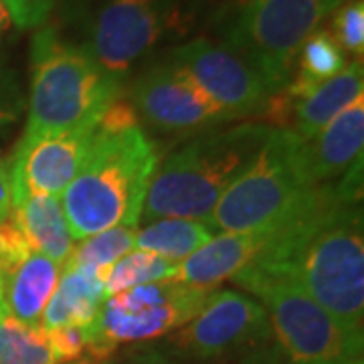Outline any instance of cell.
<instances>
[{
    "instance_id": "obj_1",
    "label": "cell",
    "mask_w": 364,
    "mask_h": 364,
    "mask_svg": "<svg viewBox=\"0 0 364 364\" xmlns=\"http://www.w3.org/2000/svg\"><path fill=\"white\" fill-rule=\"evenodd\" d=\"M363 160L320 184L308 207L267 235L255 265L291 275L346 330L363 334Z\"/></svg>"
},
{
    "instance_id": "obj_2",
    "label": "cell",
    "mask_w": 364,
    "mask_h": 364,
    "mask_svg": "<svg viewBox=\"0 0 364 364\" xmlns=\"http://www.w3.org/2000/svg\"><path fill=\"white\" fill-rule=\"evenodd\" d=\"M158 150L140 124L109 130L97 126L83 166L61 196L73 241L114 227L138 229Z\"/></svg>"
},
{
    "instance_id": "obj_3",
    "label": "cell",
    "mask_w": 364,
    "mask_h": 364,
    "mask_svg": "<svg viewBox=\"0 0 364 364\" xmlns=\"http://www.w3.org/2000/svg\"><path fill=\"white\" fill-rule=\"evenodd\" d=\"M273 126L245 122L227 130L203 132L158 164L142 217L207 221L225 191L247 168Z\"/></svg>"
},
{
    "instance_id": "obj_4",
    "label": "cell",
    "mask_w": 364,
    "mask_h": 364,
    "mask_svg": "<svg viewBox=\"0 0 364 364\" xmlns=\"http://www.w3.org/2000/svg\"><path fill=\"white\" fill-rule=\"evenodd\" d=\"M31 97L25 136L97 128L119 100L122 81L109 75L87 45L41 28L31 43Z\"/></svg>"
},
{
    "instance_id": "obj_5",
    "label": "cell",
    "mask_w": 364,
    "mask_h": 364,
    "mask_svg": "<svg viewBox=\"0 0 364 364\" xmlns=\"http://www.w3.org/2000/svg\"><path fill=\"white\" fill-rule=\"evenodd\" d=\"M318 186L308 168L306 140L294 130L273 128L205 223L213 233H272L308 207Z\"/></svg>"
},
{
    "instance_id": "obj_6",
    "label": "cell",
    "mask_w": 364,
    "mask_h": 364,
    "mask_svg": "<svg viewBox=\"0 0 364 364\" xmlns=\"http://www.w3.org/2000/svg\"><path fill=\"white\" fill-rule=\"evenodd\" d=\"M265 308L277 348L296 364H340L363 358V334L346 330L284 272L251 263L233 277Z\"/></svg>"
},
{
    "instance_id": "obj_7",
    "label": "cell",
    "mask_w": 364,
    "mask_h": 364,
    "mask_svg": "<svg viewBox=\"0 0 364 364\" xmlns=\"http://www.w3.org/2000/svg\"><path fill=\"white\" fill-rule=\"evenodd\" d=\"M344 0H239L223 18L219 39L243 55L275 93L291 81L304 43Z\"/></svg>"
},
{
    "instance_id": "obj_8",
    "label": "cell",
    "mask_w": 364,
    "mask_h": 364,
    "mask_svg": "<svg viewBox=\"0 0 364 364\" xmlns=\"http://www.w3.org/2000/svg\"><path fill=\"white\" fill-rule=\"evenodd\" d=\"M210 294L176 279H162L109 296L91 328L87 360L100 364L119 344L148 342L181 330Z\"/></svg>"
},
{
    "instance_id": "obj_9",
    "label": "cell",
    "mask_w": 364,
    "mask_h": 364,
    "mask_svg": "<svg viewBox=\"0 0 364 364\" xmlns=\"http://www.w3.org/2000/svg\"><path fill=\"white\" fill-rule=\"evenodd\" d=\"M174 23L172 0H97L85 43L109 75L124 79Z\"/></svg>"
},
{
    "instance_id": "obj_10",
    "label": "cell",
    "mask_w": 364,
    "mask_h": 364,
    "mask_svg": "<svg viewBox=\"0 0 364 364\" xmlns=\"http://www.w3.org/2000/svg\"><path fill=\"white\" fill-rule=\"evenodd\" d=\"M170 61L195 79L227 122L265 114L272 97L277 95L243 55L221 41H188L170 53Z\"/></svg>"
},
{
    "instance_id": "obj_11",
    "label": "cell",
    "mask_w": 364,
    "mask_h": 364,
    "mask_svg": "<svg viewBox=\"0 0 364 364\" xmlns=\"http://www.w3.org/2000/svg\"><path fill=\"white\" fill-rule=\"evenodd\" d=\"M272 336L265 308L235 289L213 291L195 318L176 330L174 344L198 360H215L259 346Z\"/></svg>"
},
{
    "instance_id": "obj_12",
    "label": "cell",
    "mask_w": 364,
    "mask_h": 364,
    "mask_svg": "<svg viewBox=\"0 0 364 364\" xmlns=\"http://www.w3.org/2000/svg\"><path fill=\"white\" fill-rule=\"evenodd\" d=\"M136 114L156 130H213L227 117L195 79L172 61L144 71L132 87Z\"/></svg>"
},
{
    "instance_id": "obj_13",
    "label": "cell",
    "mask_w": 364,
    "mask_h": 364,
    "mask_svg": "<svg viewBox=\"0 0 364 364\" xmlns=\"http://www.w3.org/2000/svg\"><path fill=\"white\" fill-rule=\"evenodd\" d=\"M95 132L97 128L23 134L9 168L13 207L35 195L63 196L90 154Z\"/></svg>"
},
{
    "instance_id": "obj_14",
    "label": "cell",
    "mask_w": 364,
    "mask_h": 364,
    "mask_svg": "<svg viewBox=\"0 0 364 364\" xmlns=\"http://www.w3.org/2000/svg\"><path fill=\"white\" fill-rule=\"evenodd\" d=\"M267 243L265 233H217L191 257L176 265L174 277L186 286L213 291L255 263Z\"/></svg>"
},
{
    "instance_id": "obj_15",
    "label": "cell",
    "mask_w": 364,
    "mask_h": 364,
    "mask_svg": "<svg viewBox=\"0 0 364 364\" xmlns=\"http://www.w3.org/2000/svg\"><path fill=\"white\" fill-rule=\"evenodd\" d=\"M364 100L356 97L342 109L312 142H306L308 168L316 184L340 178L356 160L363 158Z\"/></svg>"
},
{
    "instance_id": "obj_16",
    "label": "cell",
    "mask_w": 364,
    "mask_h": 364,
    "mask_svg": "<svg viewBox=\"0 0 364 364\" xmlns=\"http://www.w3.org/2000/svg\"><path fill=\"white\" fill-rule=\"evenodd\" d=\"M104 301V282L93 267H63V277L41 316V330L91 328L100 318Z\"/></svg>"
},
{
    "instance_id": "obj_17",
    "label": "cell",
    "mask_w": 364,
    "mask_h": 364,
    "mask_svg": "<svg viewBox=\"0 0 364 364\" xmlns=\"http://www.w3.org/2000/svg\"><path fill=\"white\" fill-rule=\"evenodd\" d=\"M11 217L21 229L28 247L57 261L61 267L65 265L75 241L69 233L61 196H28L21 205L13 207Z\"/></svg>"
},
{
    "instance_id": "obj_18",
    "label": "cell",
    "mask_w": 364,
    "mask_h": 364,
    "mask_svg": "<svg viewBox=\"0 0 364 364\" xmlns=\"http://www.w3.org/2000/svg\"><path fill=\"white\" fill-rule=\"evenodd\" d=\"M61 273L63 267L57 261L31 251L26 259L4 277V304L9 312L26 324L39 326Z\"/></svg>"
},
{
    "instance_id": "obj_19",
    "label": "cell",
    "mask_w": 364,
    "mask_h": 364,
    "mask_svg": "<svg viewBox=\"0 0 364 364\" xmlns=\"http://www.w3.org/2000/svg\"><path fill=\"white\" fill-rule=\"evenodd\" d=\"M364 69L363 61H352L336 77L328 79L308 97L294 105L296 134L301 140L312 142L342 109L363 95Z\"/></svg>"
},
{
    "instance_id": "obj_20",
    "label": "cell",
    "mask_w": 364,
    "mask_h": 364,
    "mask_svg": "<svg viewBox=\"0 0 364 364\" xmlns=\"http://www.w3.org/2000/svg\"><path fill=\"white\" fill-rule=\"evenodd\" d=\"M346 67V55L332 37L330 31L318 28L310 39L304 43L298 55V73L291 77L284 90L287 97L298 104L308 97L328 79L336 77Z\"/></svg>"
},
{
    "instance_id": "obj_21",
    "label": "cell",
    "mask_w": 364,
    "mask_h": 364,
    "mask_svg": "<svg viewBox=\"0 0 364 364\" xmlns=\"http://www.w3.org/2000/svg\"><path fill=\"white\" fill-rule=\"evenodd\" d=\"M213 231L207 223L193 219H158L152 225L136 231L134 249L160 255L172 263H182L195 251L213 239Z\"/></svg>"
},
{
    "instance_id": "obj_22",
    "label": "cell",
    "mask_w": 364,
    "mask_h": 364,
    "mask_svg": "<svg viewBox=\"0 0 364 364\" xmlns=\"http://www.w3.org/2000/svg\"><path fill=\"white\" fill-rule=\"evenodd\" d=\"M0 364H59L41 326L26 324L0 304Z\"/></svg>"
},
{
    "instance_id": "obj_23",
    "label": "cell",
    "mask_w": 364,
    "mask_h": 364,
    "mask_svg": "<svg viewBox=\"0 0 364 364\" xmlns=\"http://www.w3.org/2000/svg\"><path fill=\"white\" fill-rule=\"evenodd\" d=\"M176 272V263L162 259L160 255L148 253L142 249H132L122 259H117L105 277V299L126 291L136 286L172 279Z\"/></svg>"
},
{
    "instance_id": "obj_24",
    "label": "cell",
    "mask_w": 364,
    "mask_h": 364,
    "mask_svg": "<svg viewBox=\"0 0 364 364\" xmlns=\"http://www.w3.org/2000/svg\"><path fill=\"white\" fill-rule=\"evenodd\" d=\"M136 243V229L114 227L97 235L77 241L63 267H93L102 269L114 265L126 253H130Z\"/></svg>"
},
{
    "instance_id": "obj_25",
    "label": "cell",
    "mask_w": 364,
    "mask_h": 364,
    "mask_svg": "<svg viewBox=\"0 0 364 364\" xmlns=\"http://www.w3.org/2000/svg\"><path fill=\"white\" fill-rule=\"evenodd\" d=\"M332 37L344 51L363 55L364 51V4L363 0H344L334 11Z\"/></svg>"
},
{
    "instance_id": "obj_26",
    "label": "cell",
    "mask_w": 364,
    "mask_h": 364,
    "mask_svg": "<svg viewBox=\"0 0 364 364\" xmlns=\"http://www.w3.org/2000/svg\"><path fill=\"white\" fill-rule=\"evenodd\" d=\"M91 328L67 326V328H57V330L45 332L57 363L75 364L83 360V356L87 354V348H90Z\"/></svg>"
},
{
    "instance_id": "obj_27",
    "label": "cell",
    "mask_w": 364,
    "mask_h": 364,
    "mask_svg": "<svg viewBox=\"0 0 364 364\" xmlns=\"http://www.w3.org/2000/svg\"><path fill=\"white\" fill-rule=\"evenodd\" d=\"M33 249L28 247L26 239L16 227L13 217L0 221V273L6 277L14 267L26 259Z\"/></svg>"
},
{
    "instance_id": "obj_28",
    "label": "cell",
    "mask_w": 364,
    "mask_h": 364,
    "mask_svg": "<svg viewBox=\"0 0 364 364\" xmlns=\"http://www.w3.org/2000/svg\"><path fill=\"white\" fill-rule=\"evenodd\" d=\"M9 9L13 23L21 28H33L43 25L57 0H2Z\"/></svg>"
},
{
    "instance_id": "obj_29",
    "label": "cell",
    "mask_w": 364,
    "mask_h": 364,
    "mask_svg": "<svg viewBox=\"0 0 364 364\" xmlns=\"http://www.w3.org/2000/svg\"><path fill=\"white\" fill-rule=\"evenodd\" d=\"M21 107H23V100L14 73L0 59V126L18 116Z\"/></svg>"
},
{
    "instance_id": "obj_30",
    "label": "cell",
    "mask_w": 364,
    "mask_h": 364,
    "mask_svg": "<svg viewBox=\"0 0 364 364\" xmlns=\"http://www.w3.org/2000/svg\"><path fill=\"white\" fill-rule=\"evenodd\" d=\"M237 364H296L289 360L284 352L277 348V344H267L263 342L259 346H253L241 354Z\"/></svg>"
},
{
    "instance_id": "obj_31",
    "label": "cell",
    "mask_w": 364,
    "mask_h": 364,
    "mask_svg": "<svg viewBox=\"0 0 364 364\" xmlns=\"http://www.w3.org/2000/svg\"><path fill=\"white\" fill-rule=\"evenodd\" d=\"M13 213V191H11V172L0 158V221L9 219Z\"/></svg>"
},
{
    "instance_id": "obj_32",
    "label": "cell",
    "mask_w": 364,
    "mask_h": 364,
    "mask_svg": "<svg viewBox=\"0 0 364 364\" xmlns=\"http://www.w3.org/2000/svg\"><path fill=\"white\" fill-rule=\"evenodd\" d=\"M13 23V18H11V13H9V9L4 6V2L0 0V33H4L9 26Z\"/></svg>"
},
{
    "instance_id": "obj_33",
    "label": "cell",
    "mask_w": 364,
    "mask_h": 364,
    "mask_svg": "<svg viewBox=\"0 0 364 364\" xmlns=\"http://www.w3.org/2000/svg\"><path fill=\"white\" fill-rule=\"evenodd\" d=\"M0 304H4V277L0 273Z\"/></svg>"
},
{
    "instance_id": "obj_34",
    "label": "cell",
    "mask_w": 364,
    "mask_h": 364,
    "mask_svg": "<svg viewBox=\"0 0 364 364\" xmlns=\"http://www.w3.org/2000/svg\"><path fill=\"white\" fill-rule=\"evenodd\" d=\"M340 364H364L363 358H352V360H346V363H340Z\"/></svg>"
},
{
    "instance_id": "obj_35",
    "label": "cell",
    "mask_w": 364,
    "mask_h": 364,
    "mask_svg": "<svg viewBox=\"0 0 364 364\" xmlns=\"http://www.w3.org/2000/svg\"><path fill=\"white\" fill-rule=\"evenodd\" d=\"M75 364H93V363H90V360H85V363H83V360H81V363H75Z\"/></svg>"
}]
</instances>
